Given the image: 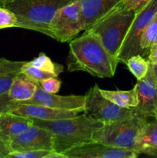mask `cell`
<instances>
[{
  "label": "cell",
  "mask_w": 157,
  "mask_h": 158,
  "mask_svg": "<svg viewBox=\"0 0 157 158\" xmlns=\"http://www.w3.org/2000/svg\"><path fill=\"white\" fill-rule=\"evenodd\" d=\"M73 0H12L6 5L17 19L15 28L41 32L52 38L51 25L57 12Z\"/></svg>",
  "instance_id": "cell-2"
},
{
  "label": "cell",
  "mask_w": 157,
  "mask_h": 158,
  "mask_svg": "<svg viewBox=\"0 0 157 158\" xmlns=\"http://www.w3.org/2000/svg\"><path fill=\"white\" fill-rule=\"evenodd\" d=\"M18 104V102L12 100L9 94L0 95V114L6 112H12V110Z\"/></svg>",
  "instance_id": "cell-27"
},
{
  "label": "cell",
  "mask_w": 157,
  "mask_h": 158,
  "mask_svg": "<svg viewBox=\"0 0 157 158\" xmlns=\"http://www.w3.org/2000/svg\"><path fill=\"white\" fill-rule=\"evenodd\" d=\"M27 63L31 66L38 68L42 70L55 74L56 77H58L60 73H62L63 72V69H64L62 65L53 62L44 52H40L38 56L34 58L31 61L27 62Z\"/></svg>",
  "instance_id": "cell-20"
},
{
  "label": "cell",
  "mask_w": 157,
  "mask_h": 158,
  "mask_svg": "<svg viewBox=\"0 0 157 158\" xmlns=\"http://www.w3.org/2000/svg\"><path fill=\"white\" fill-rule=\"evenodd\" d=\"M17 19L15 14L4 6H0V29L15 27Z\"/></svg>",
  "instance_id": "cell-24"
},
{
  "label": "cell",
  "mask_w": 157,
  "mask_h": 158,
  "mask_svg": "<svg viewBox=\"0 0 157 158\" xmlns=\"http://www.w3.org/2000/svg\"><path fill=\"white\" fill-rule=\"evenodd\" d=\"M126 65L137 80L143 79L147 74L150 66L148 60L139 54L131 56L127 60Z\"/></svg>",
  "instance_id": "cell-21"
},
{
  "label": "cell",
  "mask_w": 157,
  "mask_h": 158,
  "mask_svg": "<svg viewBox=\"0 0 157 158\" xmlns=\"http://www.w3.org/2000/svg\"><path fill=\"white\" fill-rule=\"evenodd\" d=\"M102 95L117 106L123 108H134L138 104V96L134 86L129 90H107L99 88Z\"/></svg>",
  "instance_id": "cell-18"
},
{
  "label": "cell",
  "mask_w": 157,
  "mask_h": 158,
  "mask_svg": "<svg viewBox=\"0 0 157 158\" xmlns=\"http://www.w3.org/2000/svg\"><path fill=\"white\" fill-rule=\"evenodd\" d=\"M18 73H11L0 76V95L7 94L12 86V81Z\"/></svg>",
  "instance_id": "cell-28"
},
{
  "label": "cell",
  "mask_w": 157,
  "mask_h": 158,
  "mask_svg": "<svg viewBox=\"0 0 157 158\" xmlns=\"http://www.w3.org/2000/svg\"><path fill=\"white\" fill-rule=\"evenodd\" d=\"M0 140H2V141H3V140H2V137L1 134H0ZM3 142H4V141H3Z\"/></svg>",
  "instance_id": "cell-34"
},
{
  "label": "cell",
  "mask_w": 157,
  "mask_h": 158,
  "mask_svg": "<svg viewBox=\"0 0 157 158\" xmlns=\"http://www.w3.org/2000/svg\"><path fill=\"white\" fill-rule=\"evenodd\" d=\"M52 39L60 43H69L86 29L80 0H73L57 12L51 25Z\"/></svg>",
  "instance_id": "cell-7"
},
{
  "label": "cell",
  "mask_w": 157,
  "mask_h": 158,
  "mask_svg": "<svg viewBox=\"0 0 157 158\" xmlns=\"http://www.w3.org/2000/svg\"><path fill=\"white\" fill-rule=\"evenodd\" d=\"M66 63L69 72L82 71L99 78L113 77L118 66L99 37L88 30L69 42Z\"/></svg>",
  "instance_id": "cell-1"
},
{
  "label": "cell",
  "mask_w": 157,
  "mask_h": 158,
  "mask_svg": "<svg viewBox=\"0 0 157 158\" xmlns=\"http://www.w3.org/2000/svg\"><path fill=\"white\" fill-rule=\"evenodd\" d=\"M147 60L149 61V64L151 65L157 63V43H155L151 47L149 55H148Z\"/></svg>",
  "instance_id": "cell-30"
},
{
  "label": "cell",
  "mask_w": 157,
  "mask_h": 158,
  "mask_svg": "<svg viewBox=\"0 0 157 158\" xmlns=\"http://www.w3.org/2000/svg\"><path fill=\"white\" fill-rule=\"evenodd\" d=\"M157 43V12L142 34L140 39V55L148 57L151 47Z\"/></svg>",
  "instance_id": "cell-19"
},
{
  "label": "cell",
  "mask_w": 157,
  "mask_h": 158,
  "mask_svg": "<svg viewBox=\"0 0 157 158\" xmlns=\"http://www.w3.org/2000/svg\"><path fill=\"white\" fill-rule=\"evenodd\" d=\"M34 124L33 120L12 112L0 114V134L4 143H9L15 137L24 133Z\"/></svg>",
  "instance_id": "cell-15"
},
{
  "label": "cell",
  "mask_w": 157,
  "mask_h": 158,
  "mask_svg": "<svg viewBox=\"0 0 157 158\" xmlns=\"http://www.w3.org/2000/svg\"><path fill=\"white\" fill-rule=\"evenodd\" d=\"M53 151L42 150L24 152H11L6 158H49V156Z\"/></svg>",
  "instance_id": "cell-25"
},
{
  "label": "cell",
  "mask_w": 157,
  "mask_h": 158,
  "mask_svg": "<svg viewBox=\"0 0 157 158\" xmlns=\"http://www.w3.org/2000/svg\"><path fill=\"white\" fill-rule=\"evenodd\" d=\"M10 150H9V146L4 143L3 141L0 140V157L6 158L7 156L10 154Z\"/></svg>",
  "instance_id": "cell-31"
},
{
  "label": "cell",
  "mask_w": 157,
  "mask_h": 158,
  "mask_svg": "<svg viewBox=\"0 0 157 158\" xmlns=\"http://www.w3.org/2000/svg\"><path fill=\"white\" fill-rule=\"evenodd\" d=\"M37 82L22 72H18L14 78L8 94L12 100L18 103L26 101L33 97L37 89Z\"/></svg>",
  "instance_id": "cell-17"
},
{
  "label": "cell",
  "mask_w": 157,
  "mask_h": 158,
  "mask_svg": "<svg viewBox=\"0 0 157 158\" xmlns=\"http://www.w3.org/2000/svg\"><path fill=\"white\" fill-rule=\"evenodd\" d=\"M84 115L88 118L108 124L135 115L133 108H123L105 98L95 84L85 95Z\"/></svg>",
  "instance_id": "cell-6"
},
{
  "label": "cell",
  "mask_w": 157,
  "mask_h": 158,
  "mask_svg": "<svg viewBox=\"0 0 157 158\" xmlns=\"http://www.w3.org/2000/svg\"><path fill=\"white\" fill-rule=\"evenodd\" d=\"M39 85L46 92L49 94H57L61 88V80L57 77H50L40 81Z\"/></svg>",
  "instance_id": "cell-26"
},
{
  "label": "cell",
  "mask_w": 157,
  "mask_h": 158,
  "mask_svg": "<svg viewBox=\"0 0 157 158\" xmlns=\"http://www.w3.org/2000/svg\"><path fill=\"white\" fill-rule=\"evenodd\" d=\"M9 148L11 152L53 151V136L50 131L34 123L27 131L11 140Z\"/></svg>",
  "instance_id": "cell-9"
},
{
  "label": "cell",
  "mask_w": 157,
  "mask_h": 158,
  "mask_svg": "<svg viewBox=\"0 0 157 158\" xmlns=\"http://www.w3.org/2000/svg\"><path fill=\"white\" fill-rule=\"evenodd\" d=\"M27 62L12 61L6 58H0V76L11 73H18Z\"/></svg>",
  "instance_id": "cell-23"
},
{
  "label": "cell",
  "mask_w": 157,
  "mask_h": 158,
  "mask_svg": "<svg viewBox=\"0 0 157 158\" xmlns=\"http://www.w3.org/2000/svg\"><path fill=\"white\" fill-rule=\"evenodd\" d=\"M20 72L24 73L25 75H26L28 77H29V78L32 79L34 81L37 82V83H39L42 80L50 78V77H58L55 74L42 70V69H38V68L29 65L27 63L25 65H23Z\"/></svg>",
  "instance_id": "cell-22"
},
{
  "label": "cell",
  "mask_w": 157,
  "mask_h": 158,
  "mask_svg": "<svg viewBox=\"0 0 157 158\" xmlns=\"http://www.w3.org/2000/svg\"><path fill=\"white\" fill-rule=\"evenodd\" d=\"M134 151L138 154H144L157 157V118L146 123L142 129Z\"/></svg>",
  "instance_id": "cell-16"
},
{
  "label": "cell",
  "mask_w": 157,
  "mask_h": 158,
  "mask_svg": "<svg viewBox=\"0 0 157 158\" xmlns=\"http://www.w3.org/2000/svg\"><path fill=\"white\" fill-rule=\"evenodd\" d=\"M135 12L126 7L123 1L112 12L87 29L99 37L114 61L119 64V53ZM86 31V30H85Z\"/></svg>",
  "instance_id": "cell-4"
},
{
  "label": "cell",
  "mask_w": 157,
  "mask_h": 158,
  "mask_svg": "<svg viewBox=\"0 0 157 158\" xmlns=\"http://www.w3.org/2000/svg\"><path fill=\"white\" fill-rule=\"evenodd\" d=\"M123 0H80L82 13L85 23V30L112 12Z\"/></svg>",
  "instance_id": "cell-14"
},
{
  "label": "cell",
  "mask_w": 157,
  "mask_h": 158,
  "mask_svg": "<svg viewBox=\"0 0 157 158\" xmlns=\"http://www.w3.org/2000/svg\"><path fill=\"white\" fill-rule=\"evenodd\" d=\"M148 120L133 115L129 118L103 124L92 134V141L134 151L139 135Z\"/></svg>",
  "instance_id": "cell-5"
},
{
  "label": "cell",
  "mask_w": 157,
  "mask_h": 158,
  "mask_svg": "<svg viewBox=\"0 0 157 158\" xmlns=\"http://www.w3.org/2000/svg\"><path fill=\"white\" fill-rule=\"evenodd\" d=\"M150 0H123V3L127 8L133 10L135 13L139 12Z\"/></svg>",
  "instance_id": "cell-29"
},
{
  "label": "cell",
  "mask_w": 157,
  "mask_h": 158,
  "mask_svg": "<svg viewBox=\"0 0 157 158\" xmlns=\"http://www.w3.org/2000/svg\"><path fill=\"white\" fill-rule=\"evenodd\" d=\"M32 119L35 124L52 133L54 139V151L58 153L92 142L93 133L103 125L100 122L88 118L84 114L51 121Z\"/></svg>",
  "instance_id": "cell-3"
},
{
  "label": "cell",
  "mask_w": 157,
  "mask_h": 158,
  "mask_svg": "<svg viewBox=\"0 0 157 158\" xmlns=\"http://www.w3.org/2000/svg\"><path fill=\"white\" fill-rule=\"evenodd\" d=\"M157 12V0H150L135 15L119 53V61L126 64L131 56L140 55L139 43L143 31Z\"/></svg>",
  "instance_id": "cell-8"
},
{
  "label": "cell",
  "mask_w": 157,
  "mask_h": 158,
  "mask_svg": "<svg viewBox=\"0 0 157 158\" xmlns=\"http://www.w3.org/2000/svg\"><path fill=\"white\" fill-rule=\"evenodd\" d=\"M20 103L38 105L58 110H80L83 112L85 105V96H59L56 95V94H49L46 92L38 83L33 97L30 100L20 102Z\"/></svg>",
  "instance_id": "cell-12"
},
{
  "label": "cell",
  "mask_w": 157,
  "mask_h": 158,
  "mask_svg": "<svg viewBox=\"0 0 157 158\" xmlns=\"http://www.w3.org/2000/svg\"><path fill=\"white\" fill-rule=\"evenodd\" d=\"M154 117H156V118H157V111H156V112L155 113V116H154Z\"/></svg>",
  "instance_id": "cell-35"
},
{
  "label": "cell",
  "mask_w": 157,
  "mask_h": 158,
  "mask_svg": "<svg viewBox=\"0 0 157 158\" xmlns=\"http://www.w3.org/2000/svg\"><path fill=\"white\" fill-rule=\"evenodd\" d=\"M11 1H12V0H0V6H5Z\"/></svg>",
  "instance_id": "cell-33"
},
{
  "label": "cell",
  "mask_w": 157,
  "mask_h": 158,
  "mask_svg": "<svg viewBox=\"0 0 157 158\" xmlns=\"http://www.w3.org/2000/svg\"><path fill=\"white\" fill-rule=\"evenodd\" d=\"M138 104L133 108L134 114L143 117H154L157 111V80L149 66L147 74L135 85Z\"/></svg>",
  "instance_id": "cell-11"
},
{
  "label": "cell",
  "mask_w": 157,
  "mask_h": 158,
  "mask_svg": "<svg viewBox=\"0 0 157 158\" xmlns=\"http://www.w3.org/2000/svg\"><path fill=\"white\" fill-rule=\"evenodd\" d=\"M66 158H135L139 154L129 149L115 148L98 142H88L63 151Z\"/></svg>",
  "instance_id": "cell-10"
},
{
  "label": "cell",
  "mask_w": 157,
  "mask_h": 158,
  "mask_svg": "<svg viewBox=\"0 0 157 158\" xmlns=\"http://www.w3.org/2000/svg\"><path fill=\"white\" fill-rule=\"evenodd\" d=\"M12 112L30 118L51 121L75 117L78 116L81 111L58 110L48 106L18 103V104L12 110Z\"/></svg>",
  "instance_id": "cell-13"
},
{
  "label": "cell",
  "mask_w": 157,
  "mask_h": 158,
  "mask_svg": "<svg viewBox=\"0 0 157 158\" xmlns=\"http://www.w3.org/2000/svg\"><path fill=\"white\" fill-rule=\"evenodd\" d=\"M150 66L151 67H152V71H153L154 75H155V78H156L157 80V63H155V64H152V65L150 64Z\"/></svg>",
  "instance_id": "cell-32"
}]
</instances>
